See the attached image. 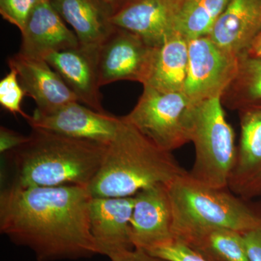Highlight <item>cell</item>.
<instances>
[{"label":"cell","instance_id":"obj_8","mask_svg":"<svg viewBox=\"0 0 261 261\" xmlns=\"http://www.w3.org/2000/svg\"><path fill=\"white\" fill-rule=\"evenodd\" d=\"M157 48L151 47L133 33L114 27L97 49L100 87L119 81L144 85L150 73Z\"/></svg>","mask_w":261,"mask_h":261},{"label":"cell","instance_id":"obj_14","mask_svg":"<svg viewBox=\"0 0 261 261\" xmlns=\"http://www.w3.org/2000/svg\"><path fill=\"white\" fill-rule=\"evenodd\" d=\"M10 69L16 70L25 95L37 104L36 111L51 112L58 108L79 102L61 75L45 60L29 58L18 53L8 59Z\"/></svg>","mask_w":261,"mask_h":261},{"label":"cell","instance_id":"obj_10","mask_svg":"<svg viewBox=\"0 0 261 261\" xmlns=\"http://www.w3.org/2000/svg\"><path fill=\"white\" fill-rule=\"evenodd\" d=\"M135 198L130 223L134 247L150 252L172 242V210L167 185L144 189Z\"/></svg>","mask_w":261,"mask_h":261},{"label":"cell","instance_id":"obj_9","mask_svg":"<svg viewBox=\"0 0 261 261\" xmlns=\"http://www.w3.org/2000/svg\"><path fill=\"white\" fill-rule=\"evenodd\" d=\"M27 122L32 128L108 145L116 136L122 119L121 117L99 112L74 102L51 112L35 111Z\"/></svg>","mask_w":261,"mask_h":261},{"label":"cell","instance_id":"obj_13","mask_svg":"<svg viewBox=\"0 0 261 261\" xmlns=\"http://www.w3.org/2000/svg\"><path fill=\"white\" fill-rule=\"evenodd\" d=\"M238 113L241 132L228 188L245 200L261 195V106Z\"/></svg>","mask_w":261,"mask_h":261},{"label":"cell","instance_id":"obj_16","mask_svg":"<svg viewBox=\"0 0 261 261\" xmlns=\"http://www.w3.org/2000/svg\"><path fill=\"white\" fill-rule=\"evenodd\" d=\"M21 34L19 53L36 59L45 60L51 53L80 44L49 0H42L36 6Z\"/></svg>","mask_w":261,"mask_h":261},{"label":"cell","instance_id":"obj_21","mask_svg":"<svg viewBox=\"0 0 261 261\" xmlns=\"http://www.w3.org/2000/svg\"><path fill=\"white\" fill-rule=\"evenodd\" d=\"M224 107L240 111L261 106V59L245 53L239 56L234 78L221 97Z\"/></svg>","mask_w":261,"mask_h":261},{"label":"cell","instance_id":"obj_7","mask_svg":"<svg viewBox=\"0 0 261 261\" xmlns=\"http://www.w3.org/2000/svg\"><path fill=\"white\" fill-rule=\"evenodd\" d=\"M189 62L184 93L193 106L221 97L234 78L239 56L215 44L208 36L188 41Z\"/></svg>","mask_w":261,"mask_h":261},{"label":"cell","instance_id":"obj_12","mask_svg":"<svg viewBox=\"0 0 261 261\" xmlns=\"http://www.w3.org/2000/svg\"><path fill=\"white\" fill-rule=\"evenodd\" d=\"M114 27L142 38L152 47H160L178 34L177 0H134L110 18Z\"/></svg>","mask_w":261,"mask_h":261},{"label":"cell","instance_id":"obj_6","mask_svg":"<svg viewBox=\"0 0 261 261\" xmlns=\"http://www.w3.org/2000/svg\"><path fill=\"white\" fill-rule=\"evenodd\" d=\"M143 92L123 121L159 147L172 152L190 142L189 118L193 105L184 92L166 93L144 86Z\"/></svg>","mask_w":261,"mask_h":261},{"label":"cell","instance_id":"obj_31","mask_svg":"<svg viewBox=\"0 0 261 261\" xmlns=\"http://www.w3.org/2000/svg\"><path fill=\"white\" fill-rule=\"evenodd\" d=\"M257 38H260V39H261V33H260V34H259L258 37H257L256 38V39H257Z\"/></svg>","mask_w":261,"mask_h":261},{"label":"cell","instance_id":"obj_3","mask_svg":"<svg viewBox=\"0 0 261 261\" xmlns=\"http://www.w3.org/2000/svg\"><path fill=\"white\" fill-rule=\"evenodd\" d=\"M121 119L87 188L92 197H133L144 189L168 185L186 174L172 152L161 148Z\"/></svg>","mask_w":261,"mask_h":261},{"label":"cell","instance_id":"obj_2","mask_svg":"<svg viewBox=\"0 0 261 261\" xmlns=\"http://www.w3.org/2000/svg\"><path fill=\"white\" fill-rule=\"evenodd\" d=\"M108 145L32 128L29 140L8 153L13 172L8 187L88 188Z\"/></svg>","mask_w":261,"mask_h":261},{"label":"cell","instance_id":"obj_20","mask_svg":"<svg viewBox=\"0 0 261 261\" xmlns=\"http://www.w3.org/2000/svg\"><path fill=\"white\" fill-rule=\"evenodd\" d=\"M175 240L206 261H250L243 233L225 228H203L184 233Z\"/></svg>","mask_w":261,"mask_h":261},{"label":"cell","instance_id":"obj_22","mask_svg":"<svg viewBox=\"0 0 261 261\" xmlns=\"http://www.w3.org/2000/svg\"><path fill=\"white\" fill-rule=\"evenodd\" d=\"M178 34L187 40L210 34L230 0H177Z\"/></svg>","mask_w":261,"mask_h":261},{"label":"cell","instance_id":"obj_4","mask_svg":"<svg viewBox=\"0 0 261 261\" xmlns=\"http://www.w3.org/2000/svg\"><path fill=\"white\" fill-rule=\"evenodd\" d=\"M172 210L173 238L203 228L246 233L261 226V216L242 197L226 189L205 186L188 172L167 185Z\"/></svg>","mask_w":261,"mask_h":261},{"label":"cell","instance_id":"obj_29","mask_svg":"<svg viewBox=\"0 0 261 261\" xmlns=\"http://www.w3.org/2000/svg\"><path fill=\"white\" fill-rule=\"evenodd\" d=\"M134 0H97L110 16H113L129 5Z\"/></svg>","mask_w":261,"mask_h":261},{"label":"cell","instance_id":"obj_27","mask_svg":"<svg viewBox=\"0 0 261 261\" xmlns=\"http://www.w3.org/2000/svg\"><path fill=\"white\" fill-rule=\"evenodd\" d=\"M243 235L250 261H261V226Z\"/></svg>","mask_w":261,"mask_h":261},{"label":"cell","instance_id":"obj_28","mask_svg":"<svg viewBox=\"0 0 261 261\" xmlns=\"http://www.w3.org/2000/svg\"><path fill=\"white\" fill-rule=\"evenodd\" d=\"M111 261H169L152 255L142 249L134 248Z\"/></svg>","mask_w":261,"mask_h":261},{"label":"cell","instance_id":"obj_17","mask_svg":"<svg viewBox=\"0 0 261 261\" xmlns=\"http://www.w3.org/2000/svg\"><path fill=\"white\" fill-rule=\"evenodd\" d=\"M261 33V0H230L208 37L225 50L240 56Z\"/></svg>","mask_w":261,"mask_h":261},{"label":"cell","instance_id":"obj_5","mask_svg":"<svg viewBox=\"0 0 261 261\" xmlns=\"http://www.w3.org/2000/svg\"><path fill=\"white\" fill-rule=\"evenodd\" d=\"M188 137L195 150V161L189 176L205 186L228 188L238 147L221 97L207 99L192 106Z\"/></svg>","mask_w":261,"mask_h":261},{"label":"cell","instance_id":"obj_19","mask_svg":"<svg viewBox=\"0 0 261 261\" xmlns=\"http://www.w3.org/2000/svg\"><path fill=\"white\" fill-rule=\"evenodd\" d=\"M188 62V40L176 34L157 48L150 73L143 87L166 93L183 92Z\"/></svg>","mask_w":261,"mask_h":261},{"label":"cell","instance_id":"obj_25","mask_svg":"<svg viewBox=\"0 0 261 261\" xmlns=\"http://www.w3.org/2000/svg\"><path fill=\"white\" fill-rule=\"evenodd\" d=\"M149 253L169 261H206L190 247L175 240Z\"/></svg>","mask_w":261,"mask_h":261},{"label":"cell","instance_id":"obj_18","mask_svg":"<svg viewBox=\"0 0 261 261\" xmlns=\"http://www.w3.org/2000/svg\"><path fill=\"white\" fill-rule=\"evenodd\" d=\"M65 23L69 24L80 44L97 49L112 32L111 16L97 0H49Z\"/></svg>","mask_w":261,"mask_h":261},{"label":"cell","instance_id":"obj_11","mask_svg":"<svg viewBox=\"0 0 261 261\" xmlns=\"http://www.w3.org/2000/svg\"><path fill=\"white\" fill-rule=\"evenodd\" d=\"M135 201V196L92 197L89 223L99 255L112 260L135 248L130 228Z\"/></svg>","mask_w":261,"mask_h":261},{"label":"cell","instance_id":"obj_24","mask_svg":"<svg viewBox=\"0 0 261 261\" xmlns=\"http://www.w3.org/2000/svg\"><path fill=\"white\" fill-rule=\"evenodd\" d=\"M42 0H0V13L10 23L23 32L29 17Z\"/></svg>","mask_w":261,"mask_h":261},{"label":"cell","instance_id":"obj_30","mask_svg":"<svg viewBox=\"0 0 261 261\" xmlns=\"http://www.w3.org/2000/svg\"><path fill=\"white\" fill-rule=\"evenodd\" d=\"M250 56L256 57L261 59V39L257 38L254 41L248 51H247Z\"/></svg>","mask_w":261,"mask_h":261},{"label":"cell","instance_id":"obj_15","mask_svg":"<svg viewBox=\"0 0 261 261\" xmlns=\"http://www.w3.org/2000/svg\"><path fill=\"white\" fill-rule=\"evenodd\" d=\"M98 49V48H97ZM97 49L77 46L51 53L45 58L79 102L101 113H106L102 105L98 74Z\"/></svg>","mask_w":261,"mask_h":261},{"label":"cell","instance_id":"obj_23","mask_svg":"<svg viewBox=\"0 0 261 261\" xmlns=\"http://www.w3.org/2000/svg\"><path fill=\"white\" fill-rule=\"evenodd\" d=\"M25 95L16 70L10 69L9 73L0 81V105L8 112L14 116L20 115L28 121L31 116L24 112L21 108Z\"/></svg>","mask_w":261,"mask_h":261},{"label":"cell","instance_id":"obj_1","mask_svg":"<svg viewBox=\"0 0 261 261\" xmlns=\"http://www.w3.org/2000/svg\"><path fill=\"white\" fill-rule=\"evenodd\" d=\"M88 189L76 185L8 187L0 193V231L38 261L98 255L91 233Z\"/></svg>","mask_w":261,"mask_h":261},{"label":"cell","instance_id":"obj_26","mask_svg":"<svg viewBox=\"0 0 261 261\" xmlns=\"http://www.w3.org/2000/svg\"><path fill=\"white\" fill-rule=\"evenodd\" d=\"M29 140V136H24L5 126L0 127V152L6 154L18 148Z\"/></svg>","mask_w":261,"mask_h":261}]
</instances>
